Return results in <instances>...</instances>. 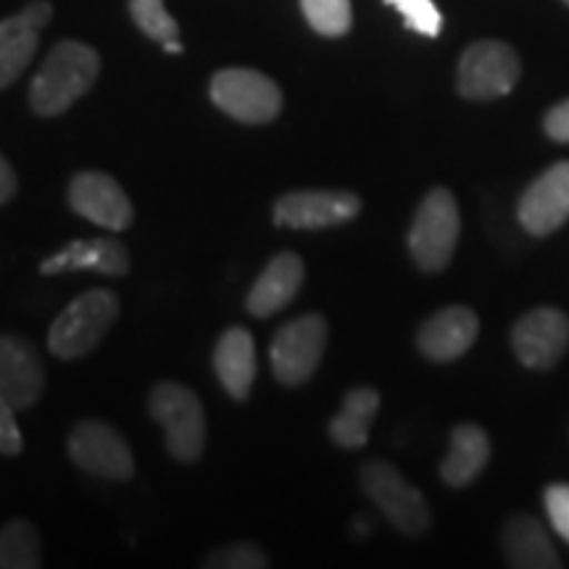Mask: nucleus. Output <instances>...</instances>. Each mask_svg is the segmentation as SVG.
<instances>
[{"label": "nucleus", "instance_id": "23", "mask_svg": "<svg viewBox=\"0 0 569 569\" xmlns=\"http://www.w3.org/2000/svg\"><path fill=\"white\" fill-rule=\"evenodd\" d=\"M40 565V532L27 519H13L0 530V569H38Z\"/></svg>", "mask_w": 569, "mask_h": 569}, {"label": "nucleus", "instance_id": "1", "mask_svg": "<svg viewBox=\"0 0 569 569\" xmlns=\"http://www.w3.org/2000/svg\"><path fill=\"white\" fill-rule=\"evenodd\" d=\"M98 71L101 59L90 46L77 40L59 42L32 80V111L38 117H59L96 84Z\"/></svg>", "mask_w": 569, "mask_h": 569}, {"label": "nucleus", "instance_id": "2", "mask_svg": "<svg viewBox=\"0 0 569 569\" xmlns=\"http://www.w3.org/2000/svg\"><path fill=\"white\" fill-rule=\"evenodd\" d=\"M119 309H122V303L111 290L96 288L77 296L51 325L48 348H51L56 359L67 361L88 356L109 336L113 322L119 319Z\"/></svg>", "mask_w": 569, "mask_h": 569}, {"label": "nucleus", "instance_id": "18", "mask_svg": "<svg viewBox=\"0 0 569 569\" xmlns=\"http://www.w3.org/2000/svg\"><path fill=\"white\" fill-rule=\"evenodd\" d=\"M213 372L234 401H246L256 380V343L246 327H230L213 348Z\"/></svg>", "mask_w": 569, "mask_h": 569}, {"label": "nucleus", "instance_id": "31", "mask_svg": "<svg viewBox=\"0 0 569 569\" xmlns=\"http://www.w3.org/2000/svg\"><path fill=\"white\" fill-rule=\"evenodd\" d=\"M17 190H19L17 172H13L9 159H6V156H0V206L9 203L11 198L17 196Z\"/></svg>", "mask_w": 569, "mask_h": 569}, {"label": "nucleus", "instance_id": "34", "mask_svg": "<svg viewBox=\"0 0 569 569\" xmlns=\"http://www.w3.org/2000/svg\"><path fill=\"white\" fill-rule=\"evenodd\" d=\"M353 530H359V532H361V536H365V532H367L369 528H367V522H365V519H359V522H356V525H353Z\"/></svg>", "mask_w": 569, "mask_h": 569}, {"label": "nucleus", "instance_id": "20", "mask_svg": "<svg viewBox=\"0 0 569 569\" xmlns=\"http://www.w3.org/2000/svg\"><path fill=\"white\" fill-rule=\"evenodd\" d=\"M490 459L488 432L478 425H459L451 432L446 459L440 461V478L446 486L465 488L486 469Z\"/></svg>", "mask_w": 569, "mask_h": 569}, {"label": "nucleus", "instance_id": "3", "mask_svg": "<svg viewBox=\"0 0 569 569\" xmlns=\"http://www.w3.org/2000/svg\"><path fill=\"white\" fill-rule=\"evenodd\" d=\"M148 411L163 430L169 457L193 465L206 448V415L201 401L180 382H159L148 398Z\"/></svg>", "mask_w": 569, "mask_h": 569}, {"label": "nucleus", "instance_id": "7", "mask_svg": "<svg viewBox=\"0 0 569 569\" xmlns=\"http://www.w3.org/2000/svg\"><path fill=\"white\" fill-rule=\"evenodd\" d=\"M211 101L238 122L267 124L282 109V92L256 69H222L211 80Z\"/></svg>", "mask_w": 569, "mask_h": 569}, {"label": "nucleus", "instance_id": "6", "mask_svg": "<svg viewBox=\"0 0 569 569\" xmlns=\"http://www.w3.org/2000/svg\"><path fill=\"white\" fill-rule=\"evenodd\" d=\"M522 74L515 48L498 40L472 42L459 59L457 88L469 101H493L509 96Z\"/></svg>", "mask_w": 569, "mask_h": 569}, {"label": "nucleus", "instance_id": "33", "mask_svg": "<svg viewBox=\"0 0 569 569\" xmlns=\"http://www.w3.org/2000/svg\"><path fill=\"white\" fill-rule=\"evenodd\" d=\"M161 46H163V51H167V53H172V56H180V53H182L180 38H177V40H167V42H161Z\"/></svg>", "mask_w": 569, "mask_h": 569}, {"label": "nucleus", "instance_id": "10", "mask_svg": "<svg viewBox=\"0 0 569 569\" xmlns=\"http://www.w3.org/2000/svg\"><path fill=\"white\" fill-rule=\"evenodd\" d=\"M361 198L348 190H293L277 198L274 224L290 230H327L359 217Z\"/></svg>", "mask_w": 569, "mask_h": 569}, {"label": "nucleus", "instance_id": "21", "mask_svg": "<svg viewBox=\"0 0 569 569\" xmlns=\"http://www.w3.org/2000/svg\"><path fill=\"white\" fill-rule=\"evenodd\" d=\"M40 46V30L21 13L0 21V90L24 74Z\"/></svg>", "mask_w": 569, "mask_h": 569}, {"label": "nucleus", "instance_id": "30", "mask_svg": "<svg viewBox=\"0 0 569 569\" xmlns=\"http://www.w3.org/2000/svg\"><path fill=\"white\" fill-rule=\"evenodd\" d=\"M543 130L551 140L569 142V101L557 103L549 113H546Z\"/></svg>", "mask_w": 569, "mask_h": 569}, {"label": "nucleus", "instance_id": "9", "mask_svg": "<svg viewBox=\"0 0 569 569\" xmlns=\"http://www.w3.org/2000/svg\"><path fill=\"white\" fill-rule=\"evenodd\" d=\"M69 457L82 472L106 480H130L134 475V459L130 443L98 419H82L69 436Z\"/></svg>", "mask_w": 569, "mask_h": 569}, {"label": "nucleus", "instance_id": "15", "mask_svg": "<svg viewBox=\"0 0 569 569\" xmlns=\"http://www.w3.org/2000/svg\"><path fill=\"white\" fill-rule=\"evenodd\" d=\"M480 319L469 306H448L419 327L417 346L430 361H453L475 346Z\"/></svg>", "mask_w": 569, "mask_h": 569}, {"label": "nucleus", "instance_id": "26", "mask_svg": "<svg viewBox=\"0 0 569 569\" xmlns=\"http://www.w3.org/2000/svg\"><path fill=\"white\" fill-rule=\"evenodd\" d=\"M203 567L211 569H264L269 567V557L256 543H227L213 549L209 557L203 559Z\"/></svg>", "mask_w": 569, "mask_h": 569}, {"label": "nucleus", "instance_id": "32", "mask_svg": "<svg viewBox=\"0 0 569 569\" xmlns=\"http://www.w3.org/2000/svg\"><path fill=\"white\" fill-rule=\"evenodd\" d=\"M21 17L30 21L32 27H38V30H42V27H46L48 21H51L53 9H51V3H48V0H34V3H30L24 11H21Z\"/></svg>", "mask_w": 569, "mask_h": 569}, {"label": "nucleus", "instance_id": "19", "mask_svg": "<svg viewBox=\"0 0 569 569\" xmlns=\"http://www.w3.org/2000/svg\"><path fill=\"white\" fill-rule=\"evenodd\" d=\"M503 557L515 569H559L561 559L553 549L549 532L530 515L509 519L503 530Z\"/></svg>", "mask_w": 569, "mask_h": 569}, {"label": "nucleus", "instance_id": "13", "mask_svg": "<svg viewBox=\"0 0 569 569\" xmlns=\"http://www.w3.org/2000/svg\"><path fill=\"white\" fill-rule=\"evenodd\" d=\"M569 219V161L553 163L525 190L519 201V224L536 238L557 232Z\"/></svg>", "mask_w": 569, "mask_h": 569}, {"label": "nucleus", "instance_id": "11", "mask_svg": "<svg viewBox=\"0 0 569 569\" xmlns=\"http://www.w3.org/2000/svg\"><path fill=\"white\" fill-rule=\"evenodd\" d=\"M511 348L528 369H551L569 348V317L553 306H538L511 327Z\"/></svg>", "mask_w": 569, "mask_h": 569}, {"label": "nucleus", "instance_id": "16", "mask_svg": "<svg viewBox=\"0 0 569 569\" xmlns=\"http://www.w3.org/2000/svg\"><path fill=\"white\" fill-rule=\"evenodd\" d=\"M98 272L111 277H124L130 272V253L113 238H92V240H71L59 253L48 256L40 264L42 274L59 272Z\"/></svg>", "mask_w": 569, "mask_h": 569}, {"label": "nucleus", "instance_id": "4", "mask_svg": "<svg viewBox=\"0 0 569 569\" xmlns=\"http://www.w3.org/2000/svg\"><path fill=\"white\" fill-rule=\"evenodd\" d=\"M461 232L459 203L451 190H430L419 203L409 230V251L422 272H443L451 264Z\"/></svg>", "mask_w": 569, "mask_h": 569}, {"label": "nucleus", "instance_id": "17", "mask_svg": "<svg viewBox=\"0 0 569 569\" xmlns=\"http://www.w3.org/2000/svg\"><path fill=\"white\" fill-rule=\"evenodd\" d=\"M303 274L301 256L290 251L277 253L264 267V272L259 274V280L253 282L251 293L246 298V309L259 319L277 315L298 296L303 284Z\"/></svg>", "mask_w": 569, "mask_h": 569}, {"label": "nucleus", "instance_id": "24", "mask_svg": "<svg viewBox=\"0 0 569 569\" xmlns=\"http://www.w3.org/2000/svg\"><path fill=\"white\" fill-rule=\"evenodd\" d=\"M306 21L325 38H343L351 30V0H301Z\"/></svg>", "mask_w": 569, "mask_h": 569}, {"label": "nucleus", "instance_id": "25", "mask_svg": "<svg viewBox=\"0 0 569 569\" xmlns=\"http://www.w3.org/2000/svg\"><path fill=\"white\" fill-rule=\"evenodd\" d=\"M130 13L138 30L151 40L167 42L180 38V27L169 17L163 0H130Z\"/></svg>", "mask_w": 569, "mask_h": 569}, {"label": "nucleus", "instance_id": "28", "mask_svg": "<svg viewBox=\"0 0 569 569\" xmlns=\"http://www.w3.org/2000/svg\"><path fill=\"white\" fill-rule=\"evenodd\" d=\"M543 503H546V511H549L553 530H557L559 536L569 543V486L567 482H557V486L546 488Z\"/></svg>", "mask_w": 569, "mask_h": 569}, {"label": "nucleus", "instance_id": "35", "mask_svg": "<svg viewBox=\"0 0 569 569\" xmlns=\"http://www.w3.org/2000/svg\"><path fill=\"white\" fill-rule=\"evenodd\" d=\"M565 3H567V6H569V0H565Z\"/></svg>", "mask_w": 569, "mask_h": 569}, {"label": "nucleus", "instance_id": "27", "mask_svg": "<svg viewBox=\"0 0 569 569\" xmlns=\"http://www.w3.org/2000/svg\"><path fill=\"white\" fill-rule=\"evenodd\" d=\"M388 3L407 19L409 30L427 34V38H438L440 34L443 17H440L432 0H388Z\"/></svg>", "mask_w": 569, "mask_h": 569}, {"label": "nucleus", "instance_id": "29", "mask_svg": "<svg viewBox=\"0 0 569 569\" xmlns=\"http://www.w3.org/2000/svg\"><path fill=\"white\" fill-rule=\"evenodd\" d=\"M24 448V440H21V430L17 422V409L0 396V453L3 457H17Z\"/></svg>", "mask_w": 569, "mask_h": 569}, {"label": "nucleus", "instance_id": "22", "mask_svg": "<svg viewBox=\"0 0 569 569\" xmlns=\"http://www.w3.org/2000/svg\"><path fill=\"white\" fill-rule=\"evenodd\" d=\"M380 409V393L372 388H353L330 422V438L340 448H361L369 440V425Z\"/></svg>", "mask_w": 569, "mask_h": 569}, {"label": "nucleus", "instance_id": "5", "mask_svg": "<svg viewBox=\"0 0 569 569\" xmlns=\"http://www.w3.org/2000/svg\"><path fill=\"white\" fill-rule=\"evenodd\" d=\"M361 488L372 503L390 519L403 536L419 538L430 530L432 511L422 490H417L401 472L388 461H369L361 469Z\"/></svg>", "mask_w": 569, "mask_h": 569}, {"label": "nucleus", "instance_id": "8", "mask_svg": "<svg viewBox=\"0 0 569 569\" xmlns=\"http://www.w3.org/2000/svg\"><path fill=\"white\" fill-rule=\"evenodd\" d=\"M327 346V322L319 315H303L277 330L269 346L274 377L282 386L296 388L311 380Z\"/></svg>", "mask_w": 569, "mask_h": 569}, {"label": "nucleus", "instance_id": "14", "mask_svg": "<svg viewBox=\"0 0 569 569\" xmlns=\"http://www.w3.org/2000/svg\"><path fill=\"white\" fill-rule=\"evenodd\" d=\"M46 388V367L32 343L17 336H0V396L17 411L40 401Z\"/></svg>", "mask_w": 569, "mask_h": 569}, {"label": "nucleus", "instance_id": "12", "mask_svg": "<svg viewBox=\"0 0 569 569\" xmlns=\"http://www.w3.org/2000/svg\"><path fill=\"white\" fill-rule=\"evenodd\" d=\"M71 209L92 224L122 232L132 224L134 211L122 184L106 172H80L69 182Z\"/></svg>", "mask_w": 569, "mask_h": 569}]
</instances>
